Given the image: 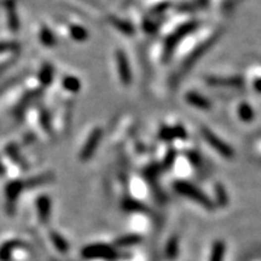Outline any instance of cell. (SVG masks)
I'll list each match as a JSON object with an SVG mask.
<instances>
[{
  "label": "cell",
  "instance_id": "cell-9",
  "mask_svg": "<svg viewBox=\"0 0 261 261\" xmlns=\"http://www.w3.org/2000/svg\"><path fill=\"white\" fill-rule=\"evenodd\" d=\"M238 116L243 122H251L255 116L254 109L248 103H241L238 106Z\"/></svg>",
  "mask_w": 261,
  "mask_h": 261
},
{
  "label": "cell",
  "instance_id": "cell-16",
  "mask_svg": "<svg viewBox=\"0 0 261 261\" xmlns=\"http://www.w3.org/2000/svg\"><path fill=\"white\" fill-rule=\"evenodd\" d=\"M215 192H216V197H218L219 202H220L221 205H225V203L227 202V196H226V192H225L224 190V188H222L221 185H216Z\"/></svg>",
  "mask_w": 261,
  "mask_h": 261
},
{
  "label": "cell",
  "instance_id": "cell-15",
  "mask_svg": "<svg viewBox=\"0 0 261 261\" xmlns=\"http://www.w3.org/2000/svg\"><path fill=\"white\" fill-rule=\"evenodd\" d=\"M40 40L45 46H53L56 44V39H54L51 30H49V28H45V27L40 30Z\"/></svg>",
  "mask_w": 261,
  "mask_h": 261
},
{
  "label": "cell",
  "instance_id": "cell-19",
  "mask_svg": "<svg viewBox=\"0 0 261 261\" xmlns=\"http://www.w3.org/2000/svg\"><path fill=\"white\" fill-rule=\"evenodd\" d=\"M49 180V174L48 175H41V177H38V178H34V179H32L29 181L30 184H28L29 186H37V185H41L43 183H45V181Z\"/></svg>",
  "mask_w": 261,
  "mask_h": 261
},
{
  "label": "cell",
  "instance_id": "cell-17",
  "mask_svg": "<svg viewBox=\"0 0 261 261\" xmlns=\"http://www.w3.org/2000/svg\"><path fill=\"white\" fill-rule=\"evenodd\" d=\"M17 48L18 45L15 43H0V53H2V52L12 51Z\"/></svg>",
  "mask_w": 261,
  "mask_h": 261
},
{
  "label": "cell",
  "instance_id": "cell-11",
  "mask_svg": "<svg viewBox=\"0 0 261 261\" xmlns=\"http://www.w3.org/2000/svg\"><path fill=\"white\" fill-rule=\"evenodd\" d=\"M63 87L67 91H69V92L76 93L80 91V80L78 78H75V76H65L63 79Z\"/></svg>",
  "mask_w": 261,
  "mask_h": 261
},
{
  "label": "cell",
  "instance_id": "cell-7",
  "mask_svg": "<svg viewBox=\"0 0 261 261\" xmlns=\"http://www.w3.org/2000/svg\"><path fill=\"white\" fill-rule=\"evenodd\" d=\"M161 139L163 141H172L175 138H186V131L181 126H175V127H162L160 133H158Z\"/></svg>",
  "mask_w": 261,
  "mask_h": 261
},
{
  "label": "cell",
  "instance_id": "cell-22",
  "mask_svg": "<svg viewBox=\"0 0 261 261\" xmlns=\"http://www.w3.org/2000/svg\"><path fill=\"white\" fill-rule=\"evenodd\" d=\"M4 174H5V168H4V166H2L1 161H0V177H2Z\"/></svg>",
  "mask_w": 261,
  "mask_h": 261
},
{
  "label": "cell",
  "instance_id": "cell-6",
  "mask_svg": "<svg viewBox=\"0 0 261 261\" xmlns=\"http://www.w3.org/2000/svg\"><path fill=\"white\" fill-rule=\"evenodd\" d=\"M185 100L190 105L201 109V110H209L210 109V102L197 92L186 93Z\"/></svg>",
  "mask_w": 261,
  "mask_h": 261
},
{
  "label": "cell",
  "instance_id": "cell-4",
  "mask_svg": "<svg viewBox=\"0 0 261 261\" xmlns=\"http://www.w3.org/2000/svg\"><path fill=\"white\" fill-rule=\"evenodd\" d=\"M102 136H103V131H102L101 128H96V130L91 132L90 137L87 138V141L85 143L84 148H82L80 153V158L82 161H87L92 157L96 149H97L98 145H100Z\"/></svg>",
  "mask_w": 261,
  "mask_h": 261
},
{
  "label": "cell",
  "instance_id": "cell-18",
  "mask_svg": "<svg viewBox=\"0 0 261 261\" xmlns=\"http://www.w3.org/2000/svg\"><path fill=\"white\" fill-rule=\"evenodd\" d=\"M188 157L189 160L191 161L192 164H195V166H200L201 164V156L199 155L197 153H195V151H190V153H188Z\"/></svg>",
  "mask_w": 261,
  "mask_h": 261
},
{
  "label": "cell",
  "instance_id": "cell-3",
  "mask_svg": "<svg viewBox=\"0 0 261 261\" xmlns=\"http://www.w3.org/2000/svg\"><path fill=\"white\" fill-rule=\"evenodd\" d=\"M202 137L205 138V141L213 148L216 153H219L222 157L225 158H232L235 155V151L227 143H225L221 138H219L214 132H211L209 128L202 127L201 128Z\"/></svg>",
  "mask_w": 261,
  "mask_h": 261
},
{
  "label": "cell",
  "instance_id": "cell-21",
  "mask_svg": "<svg viewBox=\"0 0 261 261\" xmlns=\"http://www.w3.org/2000/svg\"><path fill=\"white\" fill-rule=\"evenodd\" d=\"M254 89H255V91H257V92L261 93V78L258 79V80H255Z\"/></svg>",
  "mask_w": 261,
  "mask_h": 261
},
{
  "label": "cell",
  "instance_id": "cell-8",
  "mask_svg": "<svg viewBox=\"0 0 261 261\" xmlns=\"http://www.w3.org/2000/svg\"><path fill=\"white\" fill-rule=\"evenodd\" d=\"M23 188H24V184L18 180L12 181V183H10L9 185L6 186V189H5V194H6L7 202H10L9 205H13V202L17 200L18 195L21 194L22 189Z\"/></svg>",
  "mask_w": 261,
  "mask_h": 261
},
{
  "label": "cell",
  "instance_id": "cell-12",
  "mask_svg": "<svg viewBox=\"0 0 261 261\" xmlns=\"http://www.w3.org/2000/svg\"><path fill=\"white\" fill-rule=\"evenodd\" d=\"M53 78V68L50 64H45L39 71V81L43 85H50Z\"/></svg>",
  "mask_w": 261,
  "mask_h": 261
},
{
  "label": "cell",
  "instance_id": "cell-10",
  "mask_svg": "<svg viewBox=\"0 0 261 261\" xmlns=\"http://www.w3.org/2000/svg\"><path fill=\"white\" fill-rule=\"evenodd\" d=\"M210 85H215V86H241L242 79L240 78H229V79H216L209 78L207 80Z\"/></svg>",
  "mask_w": 261,
  "mask_h": 261
},
{
  "label": "cell",
  "instance_id": "cell-13",
  "mask_svg": "<svg viewBox=\"0 0 261 261\" xmlns=\"http://www.w3.org/2000/svg\"><path fill=\"white\" fill-rule=\"evenodd\" d=\"M38 209H39L41 216L44 219L48 218L50 215V208H51V203H50V199H48L46 196H41L38 199Z\"/></svg>",
  "mask_w": 261,
  "mask_h": 261
},
{
  "label": "cell",
  "instance_id": "cell-1",
  "mask_svg": "<svg viewBox=\"0 0 261 261\" xmlns=\"http://www.w3.org/2000/svg\"><path fill=\"white\" fill-rule=\"evenodd\" d=\"M197 27H199V23H196V22H189V23H185L183 24V26H180L174 33H172V34L168 37V39L166 40V43H164L163 59L168 60L171 58L173 52H174L175 48L179 45L180 41L185 37H188L190 33L194 32Z\"/></svg>",
  "mask_w": 261,
  "mask_h": 261
},
{
  "label": "cell",
  "instance_id": "cell-20",
  "mask_svg": "<svg viewBox=\"0 0 261 261\" xmlns=\"http://www.w3.org/2000/svg\"><path fill=\"white\" fill-rule=\"evenodd\" d=\"M174 158H175V153L171 151V153L168 154V156L166 157V160H164V167L171 166V164L173 163V161H174Z\"/></svg>",
  "mask_w": 261,
  "mask_h": 261
},
{
  "label": "cell",
  "instance_id": "cell-14",
  "mask_svg": "<svg viewBox=\"0 0 261 261\" xmlns=\"http://www.w3.org/2000/svg\"><path fill=\"white\" fill-rule=\"evenodd\" d=\"M70 35L74 40L76 41H85L89 38V32L81 26H71L70 27Z\"/></svg>",
  "mask_w": 261,
  "mask_h": 261
},
{
  "label": "cell",
  "instance_id": "cell-5",
  "mask_svg": "<svg viewBox=\"0 0 261 261\" xmlns=\"http://www.w3.org/2000/svg\"><path fill=\"white\" fill-rule=\"evenodd\" d=\"M115 57H116L117 70H119L121 82H122L123 85H130L132 81V71L127 56H126L125 52L119 50L115 53Z\"/></svg>",
  "mask_w": 261,
  "mask_h": 261
},
{
  "label": "cell",
  "instance_id": "cell-2",
  "mask_svg": "<svg viewBox=\"0 0 261 261\" xmlns=\"http://www.w3.org/2000/svg\"><path fill=\"white\" fill-rule=\"evenodd\" d=\"M174 190L181 196H185L188 199L194 200V201L199 202L203 207L213 208V203L209 200V197L205 194V192L200 190L197 186L192 185L191 183L185 180H178L174 183Z\"/></svg>",
  "mask_w": 261,
  "mask_h": 261
}]
</instances>
